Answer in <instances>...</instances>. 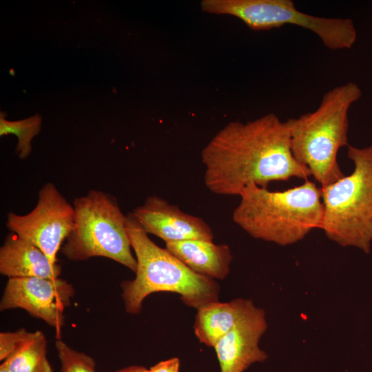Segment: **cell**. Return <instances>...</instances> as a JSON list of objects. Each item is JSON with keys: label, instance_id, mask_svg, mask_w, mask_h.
<instances>
[{"label": "cell", "instance_id": "obj_1", "mask_svg": "<svg viewBox=\"0 0 372 372\" xmlns=\"http://www.w3.org/2000/svg\"><path fill=\"white\" fill-rule=\"evenodd\" d=\"M201 161L205 186L222 196H239L250 184L267 188L273 181L311 176L293 156L286 121L273 113L227 123L203 148Z\"/></svg>", "mask_w": 372, "mask_h": 372}, {"label": "cell", "instance_id": "obj_2", "mask_svg": "<svg viewBox=\"0 0 372 372\" xmlns=\"http://www.w3.org/2000/svg\"><path fill=\"white\" fill-rule=\"evenodd\" d=\"M238 196L233 220L254 238L287 246L321 228V188L309 179L283 191H271L250 184Z\"/></svg>", "mask_w": 372, "mask_h": 372}, {"label": "cell", "instance_id": "obj_3", "mask_svg": "<svg viewBox=\"0 0 372 372\" xmlns=\"http://www.w3.org/2000/svg\"><path fill=\"white\" fill-rule=\"evenodd\" d=\"M361 94L353 82L338 85L324 94L314 111L286 121L293 156L308 168L320 187L344 176L338 153L349 146V110Z\"/></svg>", "mask_w": 372, "mask_h": 372}, {"label": "cell", "instance_id": "obj_4", "mask_svg": "<svg viewBox=\"0 0 372 372\" xmlns=\"http://www.w3.org/2000/svg\"><path fill=\"white\" fill-rule=\"evenodd\" d=\"M126 229L137 261L135 278L121 283L128 313H139L143 300L159 291L176 293L184 304L196 309L218 301V283L193 271L166 249L156 245L132 212L126 216Z\"/></svg>", "mask_w": 372, "mask_h": 372}, {"label": "cell", "instance_id": "obj_5", "mask_svg": "<svg viewBox=\"0 0 372 372\" xmlns=\"http://www.w3.org/2000/svg\"><path fill=\"white\" fill-rule=\"evenodd\" d=\"M353 172L320 187L323 218L320 229L331 241L369 254L372 244V145H349Z\"/></svg>", "mask_w": 372, "mask_h": 372}, {"label": "cell", "instance_id": "obj_6", "mask_svg": "<svg viewBox=\"0 0 372 372\" xmlns=\"http://www.w3.org/2000/svg\"><path fill=\"white\" fill-rule=\"evenodd\" d=\"M75 227L61 247L72 261L101 256L112 259L134 272L136 259L126 229L125 216L114 196L91 189L73 202Z\"/></svg>", "mask_w": 372, "mask_h": 372}, {"label": "cell", "instance_id": "obj_7", "mask_svg": "<svg viewBox=\"0 0 372 372\" xmlns=\"http://www.w3.org/2000/svg\"><path fill=\"white\" fill-rule=\"evenodd\" d=\"M201 10L240 19L255 31L294 25L311 31L325 47L338 50L351 48L356 30L350 19L328 18L299 11L291 0H203Z\"/></svg>", "mask_w": 372, "mask_h": 372}, {"label": "cell", "instance_id": "obj_8", "mask_svg": "<svg viewBox=\"0 0 372 372\" xmlns=\"http://www.w3.org/2000/svg\"><path fill=\"white\" fill-rule=\"evenodd\" d=\"M6 225L56 263L59 250L75 227L74 209L52 183H47L39 192L35 207L25 215L8 213Z\"/></svg>", "mask_w": 372, "mask_h": 372}, {"label": "cell", "instance_id": "obj_9", "mask_svg": "<svg viewBox=\"0 0 372 372\" xmlns=\"http://www.w3.org/2000/svg\"><path fill=\"white\" fill-rule=\"evenodd\" d=\"M74 295L72 285L59 278H10L0 302V309H24L59 332L64 325V311Z\"/></svg>", "mask_w": 372, "mask_h": 372}, {"label": "cell", "instance_id": "obj_10", "mask_svg": "<svg viewBox=\"0 0 372 372\" xmlns=\"http://www.w3.org/2000/svg\"><path fill=\"white\" fill-rule=\"evenodd\" d=\"M132 214L146 234L158 236L165 243L214 240L211 228L203 219L183 211L157 196L147 197Z\"/></svg>", "mask_w": 372, "mask_h": 372}, {"label": "cell", "instance_id": "obj_11", "mask_svg": "<svg viewBox=\"0 0 372 372\" xmlns=\"http://www.w3.org/2000/svg\"><path fill=\"white\" fill-rule=\"evenodd\" d=\"M267 328L264 309L253 303L236 324L214 347L221 372H244L267 353L258 345Z\"/></svg>", "mask_w": 372, "mask_h": 372}, {"label": "cell", "instance_id": "obj_12", "mask_svg": "<svg viewBox=\"0 0 372 372\" xmlns=\"http://www.w3.org/2000/svg\"><path fill=\"white\" fill-rule=\"evenodd\" d=\"M0 273L10 278H59L61 266L36 245L12 233L0 248Z\"/></svg>", "mask_w": 372, "mask_h": 372}, {"label": "cell", "instance_id": "obj_13", "mask_svg": "<svg viewBox=\"0 0 372 372\" xmlns=\"http://www.w3.org/2000/svg\"><path fill=\"white\" fill-rule=\"evenodd\" d=\"M165 249L193 271L212 279H225L230 271L232 254L227 245L187 240L165 243Z\"/></svg>", "mask_w": 372, "mask_h": 372}, {"label": "cell", "instance_id": "obj_14", "mask_svg": "<svg viewBox=\"0 0 372 372\" xmlns=\"http://www.w3.org/2000/svg\"><path fill=\"white\" fill-rule=\"evenodd\" d=\"M253 303L250 300L239 298L227 302H211L197 309L194 324L197 338L201 343L214 348Z\"/></svg>", "mask_w": 372, "mask_h": 372}, {"label": "cell", "instance_id": "obj_15", "mask_svg": "<svg viewBox=\"0 0 372 372\" xmlns=\"http://www.w3.org/2000/svg\"><path fill=\"white\" fill-rule=\"evenodd\" d=\"M2 364L9 372H53L47 358V340L42 332Z\"/></svg>", "mask_w": 372, "mask_h": 372}, {"label": "cell", "instance_id": "obj_16", "mask_svg": "<svg viewBox=\"0 0 372 372\" xmlns=\"http://www.w3.org/2000/svg\"><path fill=\"white\" fill-rule=\"evenodd\" d=\"M42 119L39 114L28 118L10 121L5 118V114L1 112L0 136L12 134L17 137L18 142L15 152L19 158L25 159L32 152L31 143L41 128Z\"/></svg>", "mask_w": 372, "mask_h": 372}, {"label": "cell", "instance_id": "obj_17", "mask_svg": "<svg viewBox=\"0 0 372 372\" xmlns=\"http://www.w3.org/2000/svg\"><path fill=\"white\" fill-rule=\"evenodd\" d=\"M55 346L61 361V372H96L90 356L74 350L60 340L56 341Z\"/></svg>", "mask_w": 372, "mask_h": 372}, {"label": "cell", "instance_id": "obj_18", "mask_svg": "<svg viewBox=\"0 0 372 372\" xmlns=\"http://www.w3.org/2000/svg\"><path fill=\"white\" fill-rule=\"evenodd\" d=\"M41 331L29 332L24 329L14 332L0 333V360L3 362L10 357L27 342L37 338Z\"/></svg>", "mask_w": 372, "mask_h": 372}, {"label": "cell", "instance_id": "obj_19", "mask_svg": "<svg viewBox=\"0 0 372 372\" xmlns=\"http://www.w3.org/2000/svg\"><path fill=\"white\" fill-rule=\"evenodd\" d=\"M179 368L180 360L175 357L156 364L147 372H179Z\"/></svg>", "mask_w": 372, "mask_h": 372}, {"label": "cell", "instance_id": "obj_20", "mask_svg": "<svg viewBox=\"0 0 372 372\" xmlns=\"http://www.w3.org/2000/svg\"><path fill=\"white\" fill-rule=\"evenodd\" d=\"M147 369L142 366H131L115 372H147Z\"/></svg>", "mask_w": 372, "mask_h": 372}, {"label": "cell", "instance_id": "obj_21", "mask_svg": "<svg viewBox=\"0 0 372 372\" xmlns=\"http://www.w3.org/2000/svg\"><path fill=\"white\" fill-rule=\"evenodd\" d=\"M0 372H9L2 363L0 365Z\"/></svg>", "mask_w": 372, "mask_h": 372}]
</instances>
